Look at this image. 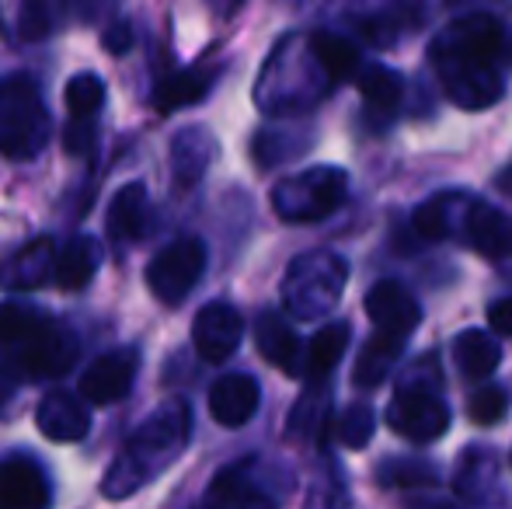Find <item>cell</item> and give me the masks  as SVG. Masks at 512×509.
Instances as JSON below:
<instances>
[{"label": "cell", "instance_id": "cell-25", "mask_svg": "<svg viewBox=\"0 0 512 509\" xmlns=\"http://www.w3.org/2000/svg\"><path fill=\"white\" fill-rule=\"evenodd\" d=\"M310 56L321 67V74L328 77V84H345L359 74V49L349 39H342V35H310Z\"/></svg>", "mask_w": 512, "mask_h": 509}, {"label": "cell", "instance_id": "cell-28", "mask_svg": "<svg viewBox=\"0 0 512 509\" xmlns=\"http://www.w3.org/2000/svg\"><path fill=\"white\" fill-rule=\"evenodd\" d=\"M70 0H21L18 35L25 42H42L67 25Z\"/></svg>", "mask_w": 512, "mask_h": 509}, {"label": "cell", "instance_id": "cell-6", "mask_svg": "<svg viewBox=\"0 0 512 509\" xmlns=\"http://www.w3.org/2000/svg\"><path fill=\"white\" fill-rule=\"evenodd\" d=\"M206 272V245L199 238H175L147 265V286L161 304L178 307Z\"/></svg>", "mask_w": 512, "mask_h": 509}, {"label": "cell", "instance_id": "cell-29", "mask_svg": "<svg viewBox=\"0 0 512 509\" xmlns=\"http://www.w3.org/2000/svg\"><path fill=\"white\" fill-rule=\"evenodd\" d=\"M105 105V84L98 74H77L67 84V109L74 119H95Z\"/></svg>", "mask_w": 512, "mask_h": 509}, {"label": "cell", "instance_id": "cell-10", "mask_svg": "<svg viewBox=\"0 0 512 509\" xmlns=\"http://www.w3.org/2000/svg\"><path fill=\"white\" fill-rule=\"evenodd\" d=\"M136 370H140V349H112L84 370L77 391L88 398V405H115L129 394Z\"/></svg>", "mask_w": 512, "mask_h": 509}, {"label": "cell", "instance_id": "cell-7", "mask_svg": "<svg viewBox=\"0 0 512 509\" xmlns=\"http://www.w3.org/2000/svg\"><path fill=\"white\" fill-rule=\"evenodd\" d=\"M387 422H391L394 433L411 443H432L450 426V408L436 391L408 384L394 394L391 408H387Z\"/></svg>", "mask_w": 512, "mask_h": 509}, {"label": "cell", "instance_id": "cell-1", "mask_svg": "<svg viewBox=\"0 0 512 509\" xmlns=\"http://www.w3.org/2000/svg\"><path fill=\"white\" fill-rule=\"evenodd\" d=\"M506 49L502 25L492 14H467L457 18L432 46V63L443 81L446 95L460 109H488L502 98L499 56Z\"/></svg>", "mask_w": 512, "mask_h": 509}, {"label": "cell", "instance_id": "cell-23", "mask_svg": "<svg viewBox=\"0 0 512 509\" xmlns=\"http://www.w3.org/2000/svg\"><path fill=\"white\" fill-rule=\"evenodd\" d=\"M98 265H102V245L88 234H77L56 255V279L60 290H84L95 279Z\"/></svg>", "mask_w": 512, "mask_h": 509}, {"label": "cell", "instance_id": "cell-33", "mask_svg": "<svg viewBox=\"0 0 512 509\" xmlns=\"http://www.w3.org/2000/svg\"><path fill=\"white\" fill-rule=\"evenodd\" d=\"M439 471L425 461H387L380 464V485H436Z\"/></svg>", "mask_w": 512, "mask_h": 509}, {"label": "cell", "instance_id": "cell-27", "mask_svg": "<svg viewBox=\"0 0 512 509\" xmlns=\"http://www.w3.org/2000/svg\"><path fill=\"white\" fill-rule=\"evenodd\" d=\"M349 335L352 328L345 325V321H331V325H324L321 332L310 339V349H307V360H304V374L307 381L321 384L324 377L335 370V363L345 356V346H349Z\"/></svg>", "mask_w": 512, "mask_h": 509}, {"label": "cell", "instance_id": "cell-3", "mask_svg": "<svg viewBox=\"0 0 512 509\" xmlns=\"http://www.w3.org/2000/svg\"><path fill=\"white\" fill-rule=\"evenodd\" d=\"M192 436V408L189 401L175 398L157 408L150 419L140 422L133 436L122 443L119 457L102 478V492L108 499H126L136 489L157 478L178 454L185 450Z\"/></svg>", "mask_w": 512, "mask_h": 509}, {"label": "cell", "instance_id": "cell-34", "mask_svg": "<svg viewBox=\"0 0 512 509\" xmlns=\"http://www.w3.org/2000/svg\"><path fill=\"white\" fill-rule=\"evenodd\" d=\"M63 143H67V154L88 157L91 150H95V119H74L70 116L67 133H63Z\"/></svg>", "mask_w": 512, "mask_h": 509}, {"label": "cell", "instance_id": "cell-13", "mask_svg": "<svg viewBox=\"0 0 512 509\" xmlns=\"http://www.w3.org/2000/svg\"><path fill=\"white\" fill-rule=\"evenodd\" d=\"M49 503V478L32 457L0 461V509H39Z\"/></svg>", "mask_w": 512, "mask_h": 509}, {"label": "cell", "instance_id": "cell-11", "mask_svg": "<svg viewBox=\"0 0 512 509\" xmlns=\"http://www.w3.org/2000/svg\"><path fill=\"white\" fill-rule=\"evenodd\" d=\"M35 426L46 440L53 443H77L88 436L91 429V412H88V398L81 391L67 394V391H53L39 401L35 408Z\"/></svg>", "mask_w": 512, "mask_h": 509}, {"label": "cell", "instance_id": "cell-24", "mask_svg": "<svg viewBox=\"0 0 512 509\" xmlns=\"http://www.w3.org/2000/svg\"><path fill=\"white\" fill-rule=\"evenodd\" d=\"M213 161V136L206 129L192 126L171 140V171H175V182L182 185H196L203 178V171Z\"/></svg>", "mask_w": 512, "mask_h": 509}, {"label": "cell", "instance_id": "cell-9", "mask_svg": "<svg viewBox=\"0 0 512 509\" xmlns=\"http://www.w3.org/2000/svg\"><path fill=\"white\" fill-rule=\"evenodd\" d=\"M244 335V318L234 304L227 300H213L192 321V346L206 363H223L237 353Z\"/></svg>", "mask_w": 512, "mask_h": 509}, {"label": "cell", "instance_id": "cell-8", "mask_svg": "<svg viewBox=\"0 0 512 509\" xmlns=\"http://www.w3.org/2000/svg\"><path fill=\"white\" fill-rule=\"evenodd\" d=\"M324 283H345V265L331 255H310L307 262H297L286 279V304L300 318H314L317 311H328L335 304L331 293H321Z\"/></svg>", "mask_w": 512, "mask_h": 509}, {"label": "cell", "instance_id": "cell-26", "mask_svg": "<svg viewBox=\"0 0 512 509\" xmlns=\"http://www.w3.org/2000/svg\"><path fill=\"white\" fill-rule=\"evenodd\" d=\"M401 353H405V335L377 332L370 342H366L363 353H359L352 381H356V387H363V391L366 387H377L394 370V363L401 360Z\"/></svg>", "mask_w": 512, "mask_h": 509}, {"label": "cell", "instance_id": "cell-4", "mask_svg": "<svg viewBox=\"0 0 512 509\" xmlns=\"http://www.w3.org/2000/svg\"><path fill=\"white\" fill-rule=\"evenodd\" d=\"M49 143V109L39 84L25 74L0 77V154L32 161Z\"/></svg>", "mask_w": 512, "mask_h": 509}, {"label": "cell", "instance_id": "cell-17", "mask_svg": "<svg viewBox=\"0 0 512 509\" xmlns=\"http://www.w3.org/2000/svg\"><path fill=\"white\" fill-rule=\"evenodd\" d=\"M150 227V199L140 182H129L108 199L105 210V231L115 245H133L147 234Z\"/></svg>", "mask_w": 512, "mask_h": 509}, {"label": "cell", "instance_id": "cell-16", "mask_svg": "<svg viewBox=\"0 0 512 509\" xmlns=\"http://www.w3.org/2000/svg\"><path fill=\"white\" fill-rule=\"evenodd\" d=\"M258 401H262V391H258L255 377L248 374H223L209 387V415L227 429H237L255 419Z\"/></svg>", "mask_w": 512, "mask_h": 509}, {"label": "cell", "instance_id": "cell-31", "mask_svg": "<svg viewBox=\"0 0 512 509\" xmlns=\"http://www.w3.org/2000/svg\"><path fill=\"white\" fill-rule=\"evenodd\" d=\"M373 422H377V415H373V405H366V401H356V405L345 408L342 419H338V440H342L349 450H363L366 443L373 440Z\"/></svg>", "mask_w": 512, "mask_h": 509}, {"label": "cell", "instance_id": "cell-36", "mask_svg": "<svg viewBox=\"0 0 512 509\" xmlns=\"http://www.w3.org/2000/svg\"><path fill=\"white\" fill-rule=\"evenodd\" d=\"M488 321L499 335H512V297H502L488 307Z\"/></svg>", "mask_w": 512, "mask_h": 509}, {"label": "cell", "instance_id": "cell-21", "mask_svg": "<svg viewBox=\"0 0 512 509\" xmlns=\"http://www.w3.org/2000/svg\"><path fill=\"white\" fill-rule=\"evenodd\" d=\"M255 339H258V353H262L272 367H279L283 374H293V377L304 374V367H300V339H297V332L286 325V318H279L276 311H265L255 325Z\"/></svg>", "mask_w": 512, "mask_h": 509}, {"label": "cell", "instance_id": "cell-35", "mask_svg": "<svg viewBox=\"0 0 512 509\" xmlns=\"http://www.w3.org/2000/svg\"><path fill=\"white\" fill-rule=\"evenodd\" d=\"M102 42L108 53H115V56L129 53V46H133V25H129V21H115V25L105 28Z\"/></svg>", "mask_w": 512, "mask_h": 509}, {"label": "cell", "instance_id": "cell-18", "mask_svg": "<svg viewBox=\"0 0 512 509\" xmlns=\"http://www.w3.org/2000/svg\"><path fill=\"white\" fill-rule=\"evenodd\" d=\"M467 241L485 258H512V217L492 203H474L464 220Z\"/></svg>", "mask_w": 512, "mask_h": 509}, {"label": "cell", "instance_id": "cell-19", "mask_svg": "<svg viewBox=\"0 0 512 509\" xmlns=\"http://www.w3.org/2000/svg\"><path fill=\"white\" fill-rule=\"evenodd\" d=\"M220 67H189V70H175L164 81H157L154 88V109L171 116L178 109H189V105H199L213 88Z\"/></svg>", "mask_w": 512, "mask_h": 509}, {"label": "cell", "instance_id": "cell-15", "mask_svg": "<svg viewBox=\"0 0 512 509\" xmlns=\"http://www.w3.org/2000/svg\"><path fill=\"white\" fill-rule=\"evenodd\" d=\"M258 468H262V464H258L255 457L223 468L220 475L213 478V485H209L206 503H216V506H272L276 503V496L265 489V482L258 478Z\"/></svg>", "mask_w": 512, "mask_h": 509}, {"label": "cell", "instance_id": "cell-20", "mask_svg": "<svg viewBox=\"0 0 512 509\" xmlns=\"http://www.w3.org/2000/svg\"><path fill=\"white\" fill-rule=\"evenodd\" d=\"M359 95H363L370 123L387 126L401 109V98H405V77L391 67H370V70L359 74Z\"/></svg>", "mask_w": 512, "mask_h": 509}, {"label": "cell", "instance_id": "cell-5", "mask_svg": "<svg viewBox=\"0 0 512 509\" xmlns=\"http://www.w3.org/2000/svg\"><path fill=\"white\" fill-rule=\"evenodd\" d=\"M345 171L338 168H310L290 175L272 189V206L290 224H314L335 213L345 199Z\"/></svg>", "mask_w": 512, "mask_h": 509}, {"label": "cell", "instance_id": "cell-2", "mask_svg": "<svg viewBox=\"0 0 512 509\" xmlns=\"http://www.w3.org/2000/svg\"><path fill=\"white\" fill-rule=\"evenodd\" d=\"M77 335L70 325L25 304H0V367L18 381L63 377L77 363Z\"/></svg>", "mask_w": 512, "mask_h": 509}, {"label": "cell", "instance_id": "cell-14", "mask_svg": "<svg viewBox=\"0 0 512 509\" xmlns=\"http://www.w3.org/2000/svg\"><path fill=\"white\" fill-rule=\"evenodd\" d=\"M56 255H60V248L53 238L28 241L0 265V286L4 290H39L49 279H56Z\"/></svg>", "mask_w": 512, "mask_h": 509}, {"label": "cell", "instance_id": "cell-12", "mask_svg": "<svg viewBox=\"0 0 512 509\" xmlns=\"http://www.w3.org/2000/svg\"><path fill=\"white\" fill-rule=\"evenodd\" d=\"M366 314L373 318L377 332L405 335V339L418 328V321H422L418 300L411 297L401 283H394V279H380V283L366 293Z\"/></svg>", "mask_w": 512, "mask_h": 509}, {"label": "cell", "instance_id": "cell-30", "mask_svg": "<svg viewBox=\"0 0 512 509\" xmlns=\"http://www.w3.org/2000/svg\"><path fill=\"white\" fill-rule=\"evenodd\" d=\"M506 412H509V391L499 384H481L467 398V415H471L474 426H495Z\"/></svg>", "mask_w": 512, "mask_h": 509}, {"label": "cell", "instance_id": "cell-37", "mask_svg": "<svg viewBox=\"0 0 512 509\" xmlns=\"http://www.w3.org/2000/svg\"><path fill=\"white\" fill-rule=\"evenodd\" d=\"M14 384H18V377H14L7 367H0V412H4L7 401L14 398Z\"/></svg>", "mask_w": 512, "mask_h": 509}, {"label": "cell", "instance_id": "cell-22", "mask_svg": "<svg viewBox=\"0 0 512 509\" xmlns=\"http://www.w3.org/2000/svg\"><path fill=\"white\" fill-rule=\"evenodd\" d=\"M453 360H457V370L464 381H488V377L499 370L502 363V346L492 339L488 332H478V328H467L453 339Z\"/></svg>", "mask_w": 512, "mask_h": 509}, {"label": "cell", "instance_id": "cell-38", "mask_svg": "<svg viewBox=\"0 0 512 509\" xmlns=\"http://www.w3.org/2000/svg\"><path fill=\"white\" fill-rule=\"evenodd\" d=\"M499 185H502V189H506L509 196H512V168H506V175L499 178Z\"/></svg>", "mask_w": 512, "mask_h": 509}, {"label": "cell", "instance_id": "cell-32", "mask_svg": "<svg viewBox=\"0 0 512 509\" xmlns=\"http://www.w3.org/2000/svg\"><path fill=\"white\" fill-rule=\"evenodd\" d=\"M418 238L425 241H443L450 234V196H436L429 203H422L411 217Z\"/></svg>", "mask_w": 512, "mask_h": 509}]
</instances>
